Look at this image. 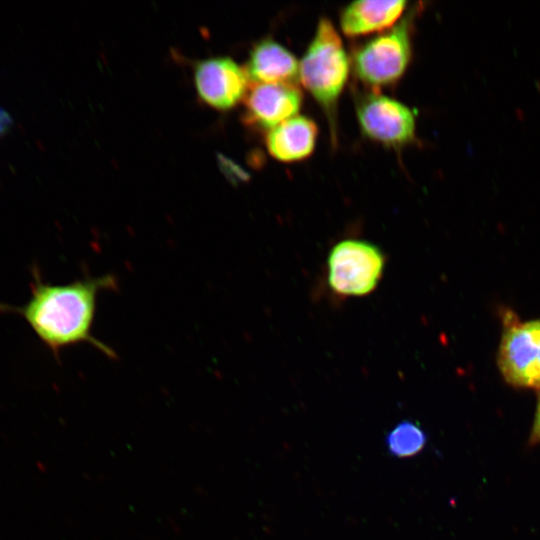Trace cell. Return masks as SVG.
<instances>
[{
    "mask_svg": "<svg viewBox=\"0 0 540 540\" xmlns=\"http://www.w3.org/2000/svg\"><path fill=\"white\" fill-rule=\"evenodd\" d=\"M117 287L113 274L51 284L34 270L28 301L23 306L3 305L2 309L20 315L56 358L67 347L88 343L108 358L116 359V352L92 334V327L98 295Z\"/></svg>",
    "mask_w": 540,
    "mask_h": 540,
    "instance_id": "6da1fadb",
    "label": "cell"
},
{
    "mask_svg": "<svg viewBox=\"0 0 540 540\" xmlns=\"http://www.w3.org/2000/svg\"><path fill=\"white\" fill-rule=\"evenodd\" d=\"M350 61L335 26L321 18L299 62V80L335 122L338 99L347 83Z\"/></svg>",
    "mask_w": 540,
    "mask_h": 540,
    "instance_id": "7a4b0ae2",
    "label": "cell"
},
{
    "mask_svg": "<svg viewBox=\"0 0 540 540\" xmlns=\"http://www.w3.org/2000/svg\"><path fill=\"white\" fill-rule=\"evenodd\" d=\"M411 15L364 44L352 56L357 78L373 88L396 83L405 73L412 55Z\"/></svg>",
    "mask_w": 540,
    "mask_h": 540,
    "instance_id": "3957f363",
    "label": "cell"
},
{
    "mask_svg": "<svg viewBox=\"0 0 540 540\" xmlns=\"http://www.w3.org/2000/svg\"><path fill=\"white\" fill-rule=\"evenodd\" d=\"M385 255L375 244L357 239L338 242L327 258V281L340 296H364L378 285Z\"/></svg>",
    "mask_w": 540,
    "mask_h": 540,
    "instance_id": "277c9868",
    "label": "cell"
},
{
    "mask_svg": "<svg viewBox=\"0 0 540 540\" xmlns=\"http://www.w3.org/2000/svg\"><path fill=\"white\" fill-rule=\"evenodd\" d=\"M498 365L508 384L540 389V319L521 322L506 314Z\"/></svg>",
    "mask_w": 540,
    "mask_h": 540,
    "instance_id": "5b68a950",
    "label": "cell"
},
{
    "mask_svg": "<svg viewBox=\"0 0 540 540\" xmlns=\"http://www.w3.org/2000/svg\"><path fill=\"white\" fill-rule=\"evenodd\" d=\"M356 114L363 134L388 147H403L415 138V116L396 99L373 91L361 97Z\"/></svg>",
    "mask_w": 540,
    "mask_h": 540,
    "instance_id": "8992f818",
    "label": "cell"
},
{
    "mask_svg": "<svg viewBox=\"0 0 540 540\" xmlns=\"http://www.w3.org/2000/svg\"><path fill=\"white\" fill-rule=\"evenodd\" d=\"M194 82L199 97L208 105L227 110L244 98L249 86L245 69L227 56L197 62Z\"/></svg>",
    "mask_w": 540,
    "mask_h": 540,
    "instance_id": "52a82bcc",
    "label": "cell"
},
{
    "mask_svg": "<svg viewBox=\"0 0 540 540\" xmlns=\"http://www.w3.org/2000/svg\"><path fill=\"white\" fill-rule=\"evenodd\" d=\"M302 93L296 84L249 83L244 96L243 120L268 131L297 115Z\"/></svg>",
    "mask_w": 540,
    "mask_h": 540,
    "instance_id": "ba28073f",
    "label": "cell"
},
{
    "mask_svg": "<svg viewBox=\"0 0 540 540\" xmlns=\"http://www.w3.org/2000/svg\"><path fill=\"white\" fill-rule=\"evenodd\" d=\"M244 69L252 83L296 84L299 80L298 60L271 38L262 39L253 46Z\"/></svg>",
    "mask_w": 540,
    "mask_h": 540,
    "instance_id": "9c48e42d",
    "label": "cell"
},
{
    "mask_svg": "<svg viewBox=\"0 0 540 540\" xmlns=\"http://www.w3.org/2000/svg\"><path fill=\"white\" fill-rule=\"evenodd\" d=\"M407 1L361 0L348 4L340 14V26L348 37L383 33L393 27L406 9Z\"/></svg>",
    "mask_w": 540,
    "mask_h": 540,
    "instance_id": "30bf717a",
    "label": "cell"
},
{
    "mask_svg": "<svg viewBox=\"0 0 540 540\" xmlns=\"http://www.w3.org/2000/svg\"><path fill=\"white\" fill-rule=\"evenodd\" d=\"M317 134L318 128L312 119L296 115L270 129L265 144L274 159L296 162L313 153Z\"/></svg>",
    "mask_w": 540,
    "mask_h": 540,
    "instance_id": "8fae6325",
    "label": "cell"
},
{
    "mask_svg": "<svg viewBox=\"0 0 540 540\" xmlns=\"http://www.w3.org/2000/svg\"><path fill=\"white\" fill-rule=\"evenodd\" d=\"M427 443V434L417 423L403 420L388 431L385 446L391 456L413 457L419 454Z\"/></svg>",
    "mask_w": 540,
    "mask_h": 540,
    "instance_id": "7c38bea8",
    "label": "cell"
},
{
    "mask_svg": "<svg viewBox=\"0 0 540 540\" xmlns=\"http://www.w3.org/2000/svg\"><path fill=\"white\" fill-rule=\"evenodd\" d=\"M529 440L531 444L540 443V396L538 399V405H537L535 418H534L533 426L531 430V436Z\"/></svg>",
    "mask_w": 540,
    "mask_h": 540,
    "instance_id": "4fadbf2b",
    "label": "cell"
},
{
    "mask_svg": "<svg viewBox=\"0 0 540 540\" xmlns=\"http://www.w3.org/2000/svg\"><path fill=\"white\" fill-rule=\"evenodd\" d=\"M0 121L8 127H11L14 122L12 115L2 107H0Z\"/></svg>",
    "mask_w": 540,
    "mask_h": 540,
    "instance_id": "5bb4252c",
    "label": "cell"
},
{
    "mask_svg": "<svg viewBox=\"0 0 540 540\" xmlns=\"http://www.w3.org/2000/svg\"><path fill=\"white\" fill-rule=\"evenodd\" d=\"M10 127L6 126L0 121V137H3L8 131Z\"/></svg>",
    "mask_w": 540,
    "mask_h": 540,
    "instance_id": "9a60e30c",
    "label": "cell"
},
{
    "mask_svg": "<svg viewBox=\"0 0 540 540\" xmlns=\"http://www.w3.org/2000/svg\"><path fill=\"white\" fill-rule=\"evenodd\" d=\"M540 396V395H539Z\"/></svg>",
    "mask_w": 540,
    "mask_h": 540,
    "instance_id": "2e32d148",
    "label": "cell"
}]
</instances>
